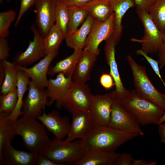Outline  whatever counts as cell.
Instances as JSON below:
<instances>
[{
  "label": "cell",
  "instance_id": "7dc6e473",
  "mask_svg": "<svg viewBox=\"0 0 165 165\" xmlns=\"http://www.w3.org/2000/svg\"><path fill=\"white\" fill-rule=\"evenodd\" d=\"M163 85L165 89V83ZM164 122H165V111L163 115L160 118L159 120V123L160 124Z\"/></svg>",
  "mask_w": 165,
  "mask_h": 165
},
{
  "label": "cell",
  "instance_id": "7402d4cb",
  "mask_svg": "<svg viewBox=\"0 0 165 165\" xmlns=\"http://www.w3.org/2000/svg\"><path fill=\"white\" fill-rule=\"evenodd\" d=\"M119 154L115 152L88 150L81 159L73 165H114Z\"/></svg>",
  "mask_w": 165,
  "mask_h": 165
},
{
  "label": "cell",
  "instance_id": "5bb4252c",
  "mask_svg": "<svg viewBox=\"0 0 165 165\" xmlns=\"http://www.w3.org/2000/svg\"><path fill=\"white\" fill-rule=\"evenodd\" d=\"M118 42L113 34L106 41L104 50L105 59L110 68L109 73L115 83L116 89L112 92L115 98L121 96L127 90L122 81L116 59V47Z\"/></svg>",
  "mask_w": 165,
  "mask_h": 165
},
{
  "label": "cell",
  "instance_id": "7a4b0ae2",
  "mask_svg": "<svg viewBox=\"0 0 165 165\" xmlns=\"http://www.w3.org/2000/svg\"><path fill=\"white\" fill-rule=\"evenodd\" d=\"M114 99L119 101L143 126L159 125L160 119L165 112L159 105L141 96L135 89L127 90L122 96Z\"/></svg>",
  "mask_w": 165,
  "mask_h": 165
},
{
  "label": "cell",
  "instance_id": "5b68a950",
  "mask_svg": "<svg viewBox=\"0 0 165 165\" xmlns=\"http://www.w3.org/2000/svg\"><path fill=\"white\" fill-rule=\"evenodd\" d=\"M135 90L142 97L156 104L165 111V93L160 92L148 78L145 66L138 64L130 55L127 56Z\"/></svg>",
  "mask_w": 165,
  "mask_h": 165
},
{
  "label": "cell",
  "instance_id": "f1b7e54d",
  "mask_svg": "<svg viewBox=\"0 0 165 165\" xmlns=\"http://www.w3.org/2000/svg\"><path fill=\"white\" fill-rule=\"evenodd\" d=\"M66 35L55 24L52 26L46 36L43 38L44 44L47 54L58 52Z\"/></svg>",
  "mask_w": 165,
  "mask_h": 165
},
{
  "label": "cell",
  "instance_id": "8992f818",
  "mask_svg": "<svg viewBox=\"0 0 165 165\" xmlns=\"http://www.w3.org/2000/svg\"><path fill=\"white\" fill-rule=\"evenodd\" d=\"M139 18L144 28V34L141 39L132 38L131 41L141 44V49L145 53H158L163 42V33L158 28L148 12L142 10H136Z\"/></svg>",
  "mask_w": 165,
  "mask_h": 165
},
{
  "label": "cell",
  "instance_id": "83f0119b",
  "mask_svg": "<svg viewBox=\"0 0 165 165\" xmlns=\"http://www.w3.org/2000/svg\"><path fill=\"white\" fill-rule=\"evenodd\" d=\"M9 114L0 113V153L4 147L11 143L16 135L13 125V122L8 118Z\"/></svg>",
  "mask_w": 165,
  "mask_h": 165
},
{
  "label": "cell",
  "instance_id": "e0dca14e",
  "mask_svg": "<svg viewBox=\"0 0 165 165\" xmlns=\"http://www.w3.org/2000/svg\"><path fill=\"white\" fill-rule=\"evenodd\" d=\"M73 81L72 76L67 77L62 73H58L55 79H49L46 90L48 105L56 101L58 107H62L63 101Z\"/></svg>",
  "mask_w": 165,
  "mask_h": 165
},
{
  "label": "cell",
  "instance_id": "9a60e30c",
  "mask_svg": "<svg viewBox=\"0 0 165 165\" xmlns=\"http://www.w3.org/2000/svg\"><path fill=\"white\" fill-rule=\"evenodd\" d=\"M58 53V52H56L48 53L31 67L27 68L17 65V68L25 72L28 75L31 80L38 88L45 89L48 82L47 75L50 64L57 56Z\"/></svg>",
  "mask_w": 165,
  "mask_h": 165
},
{
  "label": "cell",
  "instance_id": "ba28073f",
  "mask_svg": "<svg viewBox=\"0 0 165 165\" xmlns=\"http://www.w3.org/2000/svg\"><path fill=\"white\" fill-rule=\"evenodd\" d=\"M140 124L134 116L117 100L114 99L111 108L108 127L116 130L136 134H145Z\"/></svg>",
  "mask_w": 165,
  "mask_h": 165
},
{
  "label": "cell",
  "instance_id": "d6a6232c",
  "mask_svg": "<svg viewBox=\"0 0 165 165\" xmlns=\"http://www.w3.org/2000/svg\"><path fill=\"white\" fill-rule=\"evenodd\" d=\"M18 99L17 89L0 96V113L10 114L15 109Z\"/></svg>",
  "mask_w": 165,
  "mask_h": 165
},
{
  "label": "cell",
  "instance_id": "9c48e42d",
  "mask_svg": "<svg viewBox=\"0 0 165 165\" xmlns=\"http://www.w3.org/2000/svg\"><path fill=\"white\" fill-rule=\"evenodd\" d=\"M115 23L114 12L104 21L94 20L83 49L91 51L99 55L100 52L99 46L102 42L106 41L113 34Z\"/></svg>",
  "mask_w": 165,
  "mask_h": 165
},
{
  "label": "cell",
  "instance_id": "ab89813d",
  "mask_svg": "<svg viewBox=\"0 0 165 165\" xmlns=\"http://www.w3.org/2000/svg\"><path fill=\"white\" fill-rule=\"evenodd\" d=\"M156 0H134L136 10H142L148 12Z\"/></svg>",
  "mask_w": 165,
  "mask_h": 165
},
{
  "label": "cell",
  "instance_id": "c3c4849f",
  "mask_svg": "<svg viewBox=\"0 0 165 165\" xmlns=\"http://www.w3.org/2000/svg\"><path fill=\"white\" fill-rule=\"evenodd\" d=\"M6 1L7 2H9L10 1V0H6Z\"/></svg>",
  "mask_w": 165,
  "mask_h": 165
},
{
  "label": "cell",
  "instance_id": "52a82bcc",
  "mask_svg": "<svg viewBox=\"0 0 165 165\" xmlns=\"http://www.w3.org/2000/svg\"><path fill=\"white\" fill-rule=\"evenodd\" d=\"M93 95L86 83L73 81L63 101L62 107L72 114L78 111L88 112Z\"/></svg>",
  "mask_w": 165,
  "mask_h": 165
},
{
  "label": "cell",
  "instance_id": "44dd1931",
  "mask_svg": "<svg viewBox=\"0 0 165 165\" xmlns=\"http://www.w3.org/2000/svg\"><path fill=\"white\" fill-rule=\"evenodd\" d=\"M94 20L89 14L79 28L72 33H67L64 38L67 46L74 50H83Z\"/></svg>",
  "mask_w": 165,
  "mask_h": 165
},
{
  "label": "cell",
  "instance_id": "484cf974",
  "mask_svg": "<svg viewBox=\"0 0 165 165\" xmlns=\"http://www.w3.org/2000/svg\"><path fill=\"white\" fill-rule=\"evenodd\" d=\"M82 51L74 50L72 54L57 62L54 66H50L48 74L52 76L57 73H62L67 77L72 76Z\"/></svg>",
  "mask_w": 165,
  "mask_h": 165
},
{
  "label": "cell",
  "instance_id": "60d3db41",
  "mask_svg": "<svg viewBox=\"0 0 165 165\" xmlns=\"http://www.w3.org/2000/svg\"><path fill=\"white\" fill-rule=\"evenodd\" d=\"M157 55L159 68L161 69L165 67V33L163 34V42L158 50Z\"/></svg>",
  "mask_w": 165,
  "mask_h": 165
},
{
  "label": "cell",
  "instance_id": "4dcf8cb0",
  "mask_svg": "<svg viewBox=\"0 0 165 165\" xmlns=\"http://www.w3.org/2000/svg\"><path fill=\"white\" fill-rule=\"evenodd\" d=\"M160 30L165 33V0H156L148 12Z\"/></svg>",
  "mask_w": 165,
  "mask_h": 165
},
{
  "label": "cell",
  "instance_id": "ffe728a7",
  "mask_svg": "<svg viewBox=\"0 0 165 165\" xmlns=\"http://www.w3.org/2000/svg\"><path fill=\"white\" fill-rule=\"evenodd\" d=\"M98 55L89 50H82L72 75L73 81L86 83L90 79L91 72Z\"/></svg>",
  "mask_w": 165,
  "mask_h": 165
},
{
  "label": "cell",
  "instance_id": "d6986e66",
  "mask_svg": "<svg viewBox=\"0 0 165 165\" xmlns=\"http://www.w3.org/2000/svg\"><path fill=\"white\" fill-rule=\"evenodd\" d=\"M72 114V119L70 130L64 140L68 142L85 138L95 126L88 112L78 111Z\"/></svg>",
  "mask_w": 165,
  "mask_h": 165
},
{
  "label": "cell",
  "instance_id": "603a6c76",
  "mask_svg": "<svg viewBox=\"0 0 165 165\" xmlns=\"http://www.w3.org/2000/svg\"><path fill=\"white\" fill-rule=\"evenodd\" d=\"M87 11L94 20L104 21L113 13L110 2L106 0H91L78 6Z\"/></svg>",
  "mask_w": 165,
  "mask_h": 165
},
{
  "label": "cell",
  "instance_id": "277c9868",
  "mask_svg": "<svg viewBox=\"0 0 165 165\" xmlns=\"http://www.w3.org/2000/svg\"><path fill=\"white\" fill-rule=\"evenodd\" d=\"M86 152L79 140L68 142L55 139H50L38 153L61 165H73Z\"/></svg>",
  "mask_w": 165,
  "mask_h": 165
},
{
  "label": "cell",
  "instance_id": "f546056e",
  "mask_svg": "<svg viewBox=\"0 0 165 165\" xmlns=\"http://www.w3.org/2000/svg\"><path fill=\"white\" fill-rule=\"evenodd\" d=\"M68 9L69 21L67 33H69L77 29L79 26L86 20L89 14L79 6L68 7Z\"/></svg>",
  "mask_w": 165,
  "mask_h": 165
},
{
  "label": "cell",
  "instance_id": "4316f807",
  "mask_svg": "<svg viewBox=\"0 0 165 165\" xmlns=\"http://www.w3.org/2000/svg\"><path fill=\"white\" fill-rule=\"evenodd\" d=\"M4 72V78L0 86L1 94H5L16 88L18 69L13 62L6 60L0 61Z\"/></svg>",
  "mask_w": 165,
  "mask_h": 165
},
{
  "label": "cell",
  "instance_id": "d4e9b609",
  "mask_svg": "<svg viewBox=\"0 0 165 165\" xmlns=\"http://www.w3.org/2000/svg\"><path fill=\"white\" fill-rule=\"evenodd\" d=\"M30 81V77L25 72L18 69L16 86L18 95L17 103L13 111L8 116L9 120L13 122L17 120L19 117L22 115V109L24 97L28 90Z\"/></svg>",
  "mask_w": 165,
  "mask_h": 165
},
{
  "label": "cell",
  "instance_id": "6da1fadb",
  "mask_svg": "<svg viewBox=\"0 0 165 165\" xmlns=\"http://www.w3.org/2000/svg\"><path fill=\"white\" fill-rule=\"evenodd\" d=\"M138 136L136 134L108 126H94L89 133L79 141L86 151L96 150L115 152L123 144Z\"/></svg>",
  "mask_w": 165,
  "mask_h": 165
},
{
  "label": "cell",
  "instance_id": "ac0fdd59",
  "mask_svg": "<svg viewBox=\"0 0 165 165\" xmlns=\"http://www.w3.org/2000/svg\"><path fill=\"white\" fill-rule=\"evenodd\" d=\"M38 153L17 150L11 143L6 145L0 153V164L35 165Z\"/></svg>",
  "mask_w": 165,
  "mask_h": 165
},
{
  "label": "cell",
  "instance_id": "8d00e7d4",
  "mask_svg": "<svg viewBox=\"0 0 165 165\" xmlns=\"http://www.w3.org/2000/svg\"><path fill=\"white\" fill-rule=\"evenodd\" d=\"M99 81L101 86L107 90L111 89L115 86L114 79L110 73H103Z\"/></svg>",
  "mask_w": 165,
  "mask_h": 165
},
{
  "label": "cell",
  "instance_id": "1f68e13d",
  "mask_svg": "<svg viewBox=\"0 0 165 165\" xmlns=\"http://www.w3.org/2000/svg\"><path fill=\"white\" fill-rule=\"evenodd\" d=\"M68 21V7L59 0L55 11V24L66 35L67 33Z\"/></svg>",
  "mask_w": 165,
  "mask_h": 165
},
{
  "label": "cell",
  "instance_id": "681fc988",
  "mask_svg": "<svg viewBox=\"0 0 165 165\" xmlns=\"http://www.w3.org/2000/svg\"><path fill=\"white\" fill-rule=\"evenodd\" d=\"M107 0V1H108L110 2V1H112V0Z\"/></svg>",
  "mask_w": 165,
  "mask_h": 165
},
{
  "label": "cell",
  "instance_id": "4fadbf2b",
  "mask_svg": "<svg viewBox=\"0 0 165 165\" xmlns=\"http://www.w3.org/2000/svg\"><path fill=\"white\" fill-rule=\"evenodd\" d=\"M59 0H35L34 6L37 27L43 38L55 24L57 5Z\"/></svg>",
  "mask_w": 165,
  "mask_h": 165
},
{
  "label": "cell",
  "instance_id": "7bdbcfd3",
  "mask_svg": "<svg viewBox=\"0 0 165 165\" xmlns=\"http://www.w3.org/2000/svg\"><path fill=\"white\" fill-rule=\"evenodd\" d=\"M68 7L78 6L84 4L91 0H61Z\"/></svg>",
  "mask_w": 165,
  "mask_h": 165
},
{
  "label": "cell",
  "instance_id": "2e32d148",
  "mask_svg": "<svg viewBox=\"0 0 165 165\" xmlns=\"http://www.w3.org/2000/svg\"><path fill=\"white\" fill-rule=\"evenodd\" d=\"M37 119L54 135L56 139L62 140L69 133L71 124L68 118L61 116L56 111L48 113L44 112Z\"/></svg>",
  "mask_w": 165,
  "mask_h": 165
},
{
  "label": "cell",
  "instance_id": "f907efd6",
  "mask_svg": "<svg viewBox=\"0 0 165 165\" xmlns=\"http://www.w3.org/2000/svg\"><path fill=\"white\" fill-rule=\"evenodd\" d=\"M164 165H165V164H164Z\"/></svg>",
  "mask_w": 165,
  "mask_h": 165
},
{
  "label": "cell",
  "instance_id": "f6af8a7d",
  "mask_svg": "<svg viewBox=\"0 0 165 165\" xmlns=\"http://www.w3.org/2000/svg\"><path fill=\"white\" fill-rule=\"evenodd\" d=\"M158 132L161 141L165 143V123H162L159 125Z\"/></svg>",
  "mask_w": 165,
  "mask_h": 165
},
{
  "label": "cell",
  "instance_id": "3957f363",
  "mask_svg": "<svg viewBox=\"0 0 165 165\" xmlns=\"http://www.w3.org/2000/svg\"><path fill=\"white\" fill-rule=\"evenodd\" d=\"M35 118L22 116L13 122L16 135L20 136L25 147L38 153L50 140L43 125Z\"/></svg>",
  "mask_w": 165,
  "mask_h": 165
},
{
  "label": "cell",
  "instance_id": "74e56055",
  "mask_svg": "<svg viewBox=\"0 0 165 165\" xmlns=\"http://www.w3.org/2000/svg\"><path fill=\"white\" fill-rule=\"evenodd\" d=\"M134 160L130 153L126 152L119 153L114 165H131Z\"/></svg>",
  "mask_w": 165,
  "mask_h": 165
},
{
  "label": "cell",
  "instance_id": "8fae6325",
  "mask_svg": "<svg viewBox=\"0 0 165 165\" xmlns=\"http://www.w3.org/2000/svg\"><path fill=\"white\" fill-rule=\"evenodd\" d=\"M28 90L23 104L22 116L37 119L42 114L45 106L48 105L46 90L39 88L31 80Z\"/></svg>",
  "mask_w": 165,
  "mask_h": 165
},
{
  "label": "cell",
  "instance_id": "e575fe53",
  "mask_svg": "<svg viewBox=\"0 0 165 165\" xmlns=\"http://www.w3.org/2000/svg\"><path fill=\"white\" fill-rule=\"evenodd\" d=\"M136 53L137 55H142L146 59L156 74L160 78L164 85L165 83L163 79L160 74L158 61L155 60L148 56V54L144 52L141 49L137 50L136 51Z\"/></svg>",
  "mask_w": 165,
  "mask_h": 165
},
{
  "label": "cell",
  "instance_id": "bcb514c9",
  "mask_svg": "<svg viewBox=\"0 0 165 165\" xmlns=\"http://www.w3.org/2000/svg\"><path fill=\"white\" fill-rule=\"evenodd\" d=\"M4 72L2 64L0 63V85H2L4 78Z\"/></svg>",
  "mask_w": 165,
  "mask_h": 165
},
{
  "label": "cell",
  "instance_id": "cb8c5ba5",
  "mask_svg": "<svg viewBox=\"0 0 165 165\" xmlns=\"http://www.w3.org/2000/svg\"><path fill=\"white\" fill-rule=\"evenodd\" d=\"M110 2L115 17V28L113 34L119 42L122 34V19L129 9L135 6V1L134 0H113L110 1Z\"/></svg>",
  "mask_w": 165,
  "mask_h": 165
},
{
  "label": "cell",
  "instance_id": "7c38bea8",
  "mask_svg": "<svg viewBox=\"0 0 165 165\" xmlns=\"http://www.w3.org/2000/svg\"><path fill=\"white\" fill-rule=\"evenodd\" d=\"M114 100L112 92L93 95L88 112L95 126H108Z\"/></svg>",
  "mask_w": 165,
  "mask_h": 165
},
{
  "label": "cell",
  "instance_id": "f35d334b",
  "mask_svg": "<svg viewBox=\"0 0 165 165\" xmlns=\"http://www.w3.org/2000/svg\"><path fill=\"white\" fill-rule=\"evenodd\" d=\"M10 48L6 38L0 37V61L6 60L9 55Z\"/></svg>",
  "mask_w": 165,
  "mask_h": 165
},
{
  "label": "cell",
  "instance_id": "b9f144b4",
  "mask_svg": "<svg viewBox=\"0 0 165 165\" xmlns=\"http://www.w3.org/2000/svg\"><path fill=\"white\" fill-rule=\"evenodd\" d=\"M35 165H61L48 158L38 153Z\"/></svg>",
  "mask_w": 165,
  "mask_h": 165
},
{
  "label": "cell",
  "instance_id": "30bf717a",
  "mask_svg": "<svg viewBox=\"0 0 165 165\" xmlns=\"http://www.w3.org/2000/svg\"><path fill=\"white\" fill-rule=\"evenodd\" d=\"M31 29L33 34V39L24 51L19 53L14 57L13 62L17 65L25 67L40 60L47 54L43 38L37 27L33 24Z\"/></svg>",
  "mask_w": 165,
  "mask_h": 165
},
{
  "label": "cell",
  "instance_id": "ee69618b",
  "mask_svg": "<svg viewBox=\"0 0 165 165\" xmlns=\"http://www.w3.org/2000/svg\"><path fill=\"white\" fill-rule=\"evenodd\" d=\"M157 161L147 162L145 160L138 159L134 160L131 165H156L157 164Z\"/></svg>",
  "mask_w": 165,
  "mask_h": 165
},
{
  "label": "cell",
  "instance_id": "d590c367",
  "mask_svg": "<svg viewBox=\"0 0 165 165\" xmlns=\"http://www.w3.org/2000/svg\"><path fill=\"white\" fill-rule=\"evenodd\" d=\"M35 0H20L19 11L15 24L16 27L19 24L24 14L31 7L34 6Z\"/></svg>",
  "mask_w": 165,
  "mask_h": 165
},
{
  "label": "cell",
  "instance_id": "836d02e7",
  "mask_svg": "<svg viewBox=\"0 0 165 165\" xmlns=\"http://www.w3.org/2000/svg\"><path fill=\"white\" fill-rule=\"evenodd\" d=\"M16 13L12 9L0 13V37L6 38L9 34V28L16 19Z\"/></svg>",
  "mask_w": 165,
  "mask_h": 165
}]
</instances>
